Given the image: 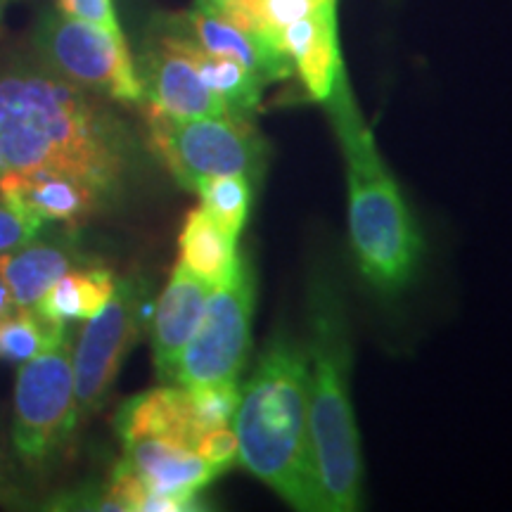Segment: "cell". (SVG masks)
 Returning a JSON list of instances; mask_svg holds the SVG:
<instances>
[{"instance_id":"obj_1","label":"cell","mask_w":512,"mask_h":512,"mask_svg":"<svg viewBox=\"0 0 512 512\" xmlns=\"http://www.w3.org/2000/svg\"><path fill=\"white\" fill-rule=\"evenodd\" d=\"M136 162L131 128L105 98L41 62L0 67V176L57 171L110 207L133 181Z\"/></svg>"},{"instance_id":"obj_2","label":"cell","mask_w":512,"mask_h":512,"mask_svg":"<svg viewBox=\"0 0 512 512\" xmlns=\"http://www.w3.org/2000/svg\"><path fill=\"white\" fill-rule=\"evenodd\" d=\"M238 460L294 510H323L309 422V363L290 337L268 344L233 418Z\"/></svg>"},{"instance_id":"obj_3","label":"cell","mask_w":512,"mask_h":512,"mask_svg":"<svg viewBox=\"0 0 512 512\" xmlns=\"http://www.w3.org/2000/svg\"><path fill=\"white\" fill-rule=\"evenodd\" d=\"M342 147L349 178V240L363 278L380 292H399L418 273L422 235L399 183L377 152L347 74L323 102Z\"/></svg>"},{"instance_id":"obj_4","label":"cell","mask_w":512,"mask_h":512,"mask_svg":"<svg viewBox=\"0 0 512 512\" xmlns=\"http://www.w3.org/2000/svg\"><path fill=\"white\" fill-rule=\"evenodd\" d=\"M309 422L323 510L351 512L361 505L363 458L351 406V335L342 299L316 278L309 294Z\"/></svg>"},{"instance_id":"obj_5","label":"cell","mask_w":512,"mask_h":512,"mask_svg":"<svg viewBox=\"0 0 512 512\" xmlns=\"http://www.w3.org/2000/svg\"><path fill=\"white\" fill-rule=\"evenodd\" d=\"M147 143L183 188L195 190L204 178L261 174L266 145L245 114L174 119L145 112Z\"/></svg>"},{"instance_id":"obj_6","label":"cell","mask_w":512,"mask_h":512,"mask_svg":"<svg viewBox=\"0 0 512 512\" xmlns=\"http://www.w3.org/2000/svg\"><path fill=\"white\" fill-rule=\"evenodd\" d=\"M34 48L43 67L83 91L124 105L143 102V83L124 36L48 10L36 24Z\"/></svg>"},{"instance_id":"obj_7","label":"cell","mask_w":512,"mask_h":512,"mask_svg":"<svg viewBox=\"0 0 512 512\" xmlns=\"http://www.w3.org/2000/svg\"><path fill=\"white\" fill-rule=\"evenodd\" d=\"M72 349L67 337L17 370L12 446L29 467L50 463L79 427Z\"/></svg>"},{"instance_id":"obj_8","label":"cell","mask_w":512,"mask_h":512,"mask_svg":"<svg viewBox=\"0 0 512 512\" xmlns=\"http://www.w3.org/2000/svg\"><path fill=\"white\" fill-rule=\"evenodd\" d=\"M252 311L254 275L242 259L230 280L211 290L200 325L178 358L174 384L190 389L238 384L249 358Z\"/></svg>"},{"instance_id":"obj_9","label":"cell","mask_w":512,"mask_h":512,"mask_svg":"<svg viewBox=\"0 0 512 512\" xmlns=\"http://www.w3.org/2000/svg\"><path fill=\"white\" fill-rule=\"evenodd\" d=\"M143 292L133 278L119 280L105 309L86 320L72 349L79 425L105 406L128 351L143 332Z\"/></svg>"},{"instance_id":"obj_10","label":"cell","mask_w":512,"mask_h":512,"mask_svg":"<svg viewBox=\"0 0 512 512\" xmlns=\"http://www.w3.org/2000/svg\"><path fill=\"white\" fill-rule=\"evenodd\" d=\"M143 83L145 112L164 114L174 119L197 117H230L235 114L216 95L192 64L174 34L155 24L143 55L136 62Z\"/></svg>"},{"instance_id":"obj_11","label":"cell","mask_w":512,"mask_h":512,"mask_svg":"<svg viewBox=\"0 0 512 512\" xmlns=\"http://www.w3.org/2000/svg\"><path fill=\"white\" fill-rule=\"evenodd\" d=\"M159 22L190 38L195 46L211 55L230 57V60L245 64L249 72H254L264 83L290 79L294 72L292 60L273 38L240 27L207 0H197L195 8L181 12V15L159 17Z\"/></svg>"},{"instance_id":"obj_12","label":"cell","mask_w":512,"mask_h":512,"mask_svg":"<svg viewBox=\"0 0 512 512\" xmlns=\"http://www.w3.org/2000/svg\"><path fill=\"white\" fill-rule=\"evenodd\" d=\"M0 202L29 219L41 221L43 226L64 223L76 228L105 209L88 185L72 176L43 169L0 176Z\"/></svg>"},{"instance_id":"obj_13","label":"cell","mask_w":512,"mask_h":512,"mask_svg":"<svg viewBox=\"0 0 512 512\" xmlns=\"http://www.w3.org/2000/svg\"><path fill=\"white\" fill-rule=\"evenodd\" d=\"M211 290L214 287L209 283L178 264L159 294L155 318H152V351H155V368L162 382L174 384L178 358L185 344L190 342L192 332L200 325Z\"/></svg>"},{"instance_id":"obj_14","label":"cell","mask_w":512,"mask_h":512,"mask_svg":"<svg viewBox=\"0 0 512 512\" xmlns=\"http://www.w3.org/2000/svg\"><path fill=\"white\" fill-rule=\"evenodd\" d=\"M278 46L292 60L294 72L302 76L311 98L328 100L339 76L347 74L337 38V0L280 31Z\"/></svg>"},{"instance_id":"obj_15","label":"cell","mask_w":512,"mask_h":512,"mask_svg":"<svg viewBox=\"0 0 512 512\" xmlns=\"http://www.w3.org/2000/svg\"><path fill=\"white\" fill-rule=\"evenodd\" d=\"M79 266H88V259L81 254L74 226L48 238L36 235L27 245L0 254V278L17 306H34L55 280Z\"/></svg>"},{"instance_id":"obj_16","label":"cell","mask_w":512,"mask_h":512,"mask_svg":"<svg viewBox=\"0 0 512 512\" xmlns=\"http://www.w3.org/2000/svg\"><path fill=\"white\" fill-rule=\"evenodd\" d=\"M121 463L131 467L150 491L200 498V491L221 475L195 448L164 439H138L124 444Z\"/></svg>"},{"instance_id":"obj_17","label":"cell","mask_w":512,"mask_h":512,"mask_svg":"<svg viewBox=\"0 0 512 512\" xmlns=\"http://www.w3.org/2000/svg\"><path fill=\"white\" fill-rule=\"evenodd\" d=\"M114 427L124 444L138 439H164L195 448L202 437L192 415L190 394L181 384L150 389L128 399L119 408Z\"/></svg>"},{"instance_id":"obj_18","label":"cell","mask_w":512,"mask_h":512,"mask_svg":"<svg viewBox=\"0 0 512 512\" xmlns=\"http://www.w3.org/2000/svg\"><path fill=\"white\" fill-rule=\"evenodd\" d=\"M235 245H238V238L226 233L207 211L197 207L185 216L181 235H178V252H181L178 264L211 287H219L238 271L242 261Z\"/></svg>"},{"instance_id":"obj_19","label":"cell","mask_w":512,"mask_h":512,"mask_svg":"<svg viewBox=\"0 0 512 512\" xmlns=\"http://www.w3.org/2000/svg\"><path fill=\"white\" fill-rule=\"evenodd\" d=\"M117 283L119 280L107 268L93 264L79 266L55 280L34 304V309L57 323L88 320L105 309V304L117 290Z\"/></svg>"},{"instance_id":"obj_20","label":"cell","mask_w":512,"mask_h":512,"mask_svg":"<svg viewBox=\"0 0 512 512\" xmlns=\"http://www.w3.org/2000/svg\"><path fill=\"white\" fill-rule=\"evenodd\" d=\"M155 24L174 34L181 43V48L188 53V57L192 60V64L197 67L200 72L202 81L214 91L219 98L226 102V105L233 110L235 114H245L249 117L256 110L261 100V88H264V81L259 79L254 72H249L245 64L230 60V57H221V55H211L207 50H202L200 46L185 38L178 31L169 29L166 24H162L157 19Z\"/></svg>"},{"instance_id":"obj_21","label":"cell","mask_w":512,"mask_h":512,"mask_svg":"<svg viewBox=\"0 0 512 512\" xmlns=\"http://www.w3.org/2000/svg\"><path fill=\"white\" fill-rule=\"evenodd\" d=\"M67 332V323L41 316L34 306H19L12 316L0 320V358L22 366L62 344Z\"/></svg>"},{"instance_id":"obj_22","label":"cell","mask_w":512,"mask_h":512,"mask_svg":"<svg viewBox=\"0 0 512 512\" xmlns=\"http://www.w3.org/2000/svg\"><path fill=\"white\" fill-rule=\"evenodd\" d=\"M197 195L202 209L214 219L226 233L240 238L247 223L249 204H252V181L247 176H216L197 183Z\"/></svg>"},{"instance_id":"obj_23","label":"cell","mask_w":512,"mask_h":512,"mask_svg":"<svg viewBox=\"0 0 512 512\" xmlns=\"http://www.w3.org/2000/svg\"><path fill=\"white\" fill-rule=\"evenodd\" d=\"M330 0H261L259 15L266 34L278 43V34L299 19L311 17Z\"/></svg>"},{"instance_id":"obj_24","label":"cell","mask_w":512,"mask_h":512,"mask_svg":"<svg viewBox=\"0 0 512 512\" xmlns=\"http://www.w3.org/2000/svg\"><path fill=\"white\" fill-rule=\"evenodd\" d=\"M57 10L74 19H81V22L95 24V27L110 31L114 36H124L114 0H57Z\"/></svg>"},{"instance_id":"obj_25","label":"cell","mask_w":512,"mask_h":512,"mask_svg":"<svg viewBox=\"0 0 512 512\" xmlns=\"http://www.w3.org/2000/svg\"><path fill=\"white\" fill-rule=\"evenodd\" d=\"M41 230V221L29 219V216L19 214L17 209L0 202V254L27 245V242L36 238V235H41Z\"/></svg>"},{"instance_id":"obj_26","label":"cell","mask_w":512,"mask_h":512,"mask_svg":"<svg viewBox=\"0 0 512 512\" xmlns=\"http://www.w3.org/2000/svg\"><path fill=\"white\" fill-rule=\"evenodd\" d=\"M195 451L219 470H228L233 465V460L238 458V437L230 425L226 427H214V430L204 432L200 441H197Z\"/></svg>"},{"instance_id":"obj_27","label":"cell","mask_w":512,"mask_h":512,"mask_svg":"<svg viewBox=\"0 0 512 512\" xmlns=\"http://www.w3.org/2000/svg\"><path fill=\"white\" fill-rule=\"evenodd\" d=\"M207 3L214 5L216 10L223 12L228 19H233V22L240 24V27L266 34L264 24H261V15H259L261 0H207Z\"/></svg>"},{"instance_id":"obj_28","label":"cell","mask_w":512,"mask_h":512,"mask_svg":"<svg viewBox=\"0 0 512 512\" xmlns=\"http://www.w3.org/2000/svg\"><path fill=\"white\" fill-rule=\"evenodd\" d=\"M17 309H19V306L15 302V297L10 294L8 285H5V280L0 278V320L12 316V313H15Z\"/></svg>"},{"instance_id":"obj_29","label":"cell","mask_w":512,"mask_h":512,"mask_svg":"<svg viewBox=\"0 0 512 512\" xmlns=\"http://www.w3.org/2000/svg\"><path fill=\"white\" fill-rule=\"evenodd\" d=\"M5 5H8V0H0V22H3V12H5Z\"/></svg>"},{"instance_id":"obj_30","label":"cell","mask_w":512,"mask_h":512,"mask_svg":"<svg viewBox=\"0 0 512 512\" xmlns=\"http://www.w3.org/2000/svg\"><path fill=\"white\" fill-rule=\"evenodd\" d=\"M0 482H3V477H0Z\"/></svg>"}]
</instances>
